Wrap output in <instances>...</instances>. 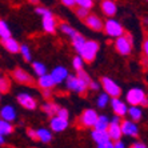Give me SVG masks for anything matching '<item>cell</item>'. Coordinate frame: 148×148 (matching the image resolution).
<instances>
[{"label": "cell", "mask_w": 148, "mask_h": 148, "mask_svg": "<svg viewBox=\"0 0 148 148\" xmlns=\"http://www.w3.org/2000/svg\"><path fill=\"white\" fill-rule=\"evenodd\" d=\"M143 52H144V60L143 63L145 64V67H148V39H145L143 43Z\"/></svg>", "instance_id": "cell-38"}, {"label": "cell", "mask_w": 148, "mask_h": 148, "mask_svg": "<svg viewBox=\"0 0 148 148\" xmlns=\"http://www.w3.org/2000/svg\"><path fill=\"white\" fill-rule=\"evenodd\" d=\"M0 99H1V92H0Z\"/></svg>", "instance_id": "cell-50"}, {"label": "cell", "mask_w": 148, "mask_h": 148, "mask_svg": "<svg viewBox=\"0 0 148 148\" xmlns=\"http://www.w3.org/2000/svg\"><path fill=\"white\" fill-rule=\"evenodd\" d=\"M84 23L88 28L93 29V31H103V24L104 21L100 19L97 15H93V14H90L88 16L84 19Z\"/></svg>", "instance_id": "cell-14"}, {"label": "cell", "mask_w": 148, "mask_h": 148, "mask_svg": "<svg viewBox=\"0 0 148 148\" xmlns=\"http://www.w3.org/2000/svg\"><path fill=\"white\" fill-rule=\"evenodd\" d=\"M84 60H83V58L80 55L75 56V58L72 59V67L75 68V71L77 72V71H80V69H83V67H84Z\"/></svg>", "instance_id": "cell-33"}, {"label": "cell", "mask_w": 148, "mask_h": 148, "mask_svg": "<svg viewBox=\"0 0 148 148\" xmlns=\"http://www.w3.org/2000/svg\"><path fill=\"white\" fill-rule=\"evenodd\" d=\"M60 1H62V4H64V5L68 8H73L76 5L75 0H60Z\"/></svg>", "instance_id": "cell-41"}, {"label": "cell", "mask_w": 148, "mask_h": 148, "mask_svg": "<svg viewBox=\"0 0 148 148\" xmlns=\"http://www.w3.org/2000/svg\"><path fill=\"white\" fill-rule=\"evenodd\" d=\"M110 96H108L107 93L104 92V93H100L99 96H97L96 99V106L99 108H104V107H107V104L110 103Z\"/></svg>", "instance_id": "cell-32"}, {"label": "cell", "mask_w": 148, "mask_h": 148, "mask_svg": "<svg viewBox=\"0 0 148 148\" xmlns=\"http://www.w3.org/2000/svg\"><path fill=\"white\" fill-rule=\"evenodd\" d=\"M58 108L59 106L55 103H52V101H47V103L43 104V107H41V110H43V112H44L45 115H48V116H53V115H56V112H58Z\"/></svg>", "instance_id": "cell-25"}, {"label": "cell", "mask_w": 148, "mask_h": 148, "mask_svg": "<svg viewBox=\"0 0 148 148\" xmlns=\"http://www.w3.org/2000/svg\"><path fill=\"white\" fill-rule=\"evenodd\" d=\"M147 1H148V0H147Z\"/></svg>", "instance_id": "cell-51"}, {"label": "cell", "mask_w": 148, "mask_h": 148, "mask_svg": "<svg viewBox=\"0 0 148 148\" xmlns=\"http://www.w3.org/2000/svg\"><path fill=\"white\" fill-rule=\"evenodd\" d=\"M41 25H43V29L47 34H55L58 23H56V17L52 15L49 10L41 16Z\"/></svg>", "instance_id": "cell-8"}, {"label": "cell", "mask_w": 148, "mask_h": 148, "mask_svg": "<svg viewBox=\"0 0 148 148\" xmlns=\"http://www.w3.org/2000/svg\"><path fill=\"white\" fill-rule=\"evenodd\" d=\"M143 21H144V24H145V25H148V16H145L144 19H143Z\"/></svg>", "instance_id": "cell-49"}, {"label": "cell", "mask_w": 148, "mask_h": 148, "mask_svg": "<svg viewBox=\"0 0 148 148\" xmlns=\"http://www.w3.org/2000/svg\"><path fill=\"white\" fill-rule=\"evenodd\" d=\"M43 91V97L44 99H49L52 96V90H41Z\"/></svg>", "instance_id": "cell-44"}, {"label": "cell", "mask_w": 148, "mask_h": 148, "mask_svg": "<svg viewBox=\"0 0 148 148\" xmlns=\"http://www.w3.org/2000/svg\"><path fill=\"white\" fill-rule=\"evenodd\" d=\"M110 103H111V107H112V111H114V114L116 115V116L123 117L127 115L128 107L123 100H120L119 97H112V99L110 100Z\"/></svg>", "instance_id": "cell-13"}, {"label": "cell", "mask_w": 148, "mask_h": 148, "mask_svg": "<svg viewBox=\"0 0 148 148\" xmlns=\"http://www.w3.org/2000/svg\"><path fill=\"white\" fill-rule=\"evenodd\" d=\"M114 148H125V144L121 140H116L114 143Z\"/></svg>", "instance_id": "cell-45"}, {"label": "cell", "mask_w": 148, "mask_h": 148, "mask_svg": "<svg viewBox=\"0 0 148 148\" xmlns=\"http://www.w3.org/2000/svg\"><path fill=\"white\" fill-rule=\"evenodd\" d=\"M27 135L31 139H34V140H38V136H36V130H32V128L27 130Z\"/></svg>", "instance_id": "cell-43"}, {"label": "cell", "mask_w": 148, "mask_h": 148, "mask_svg": "<svg viewBox=\"0 0 148 148\" xmlns=\"http://www.w3.org/2000/svg\"><path fill=\"white\" fill-rule=\"evenodd\" d=\"M121 127V132L125 136L130 138H138L139 136V127L136 125V123L132 120H121L120 123Z\"/></svg>", "instance_id": "cell-10"}, {"label": "cell", "mask_w": 148, "mask_h": 148, "mask_svg": "<svg viewBox=\"0 0 148 148\" xmlns=\"http://www.w3.org/2000/svg\"><path fill=\"white\" fill-rule=\"evenodd\" d=\"M47 11H48L47 8H45V7H41V5H38V7L35 8V12H36L38 15H40V16H43V15H44Z\"/></svg>", "instance_id": "cell-42"}, {"label": "cell", "mask_w": 148, "mask_h": 148, "mask_svg": "<svg viewBox=\"0 0 148 148\" xmlns=\"http://www.w3.org/2000/svg\"><path fill=\"white\" fill-rule=\"evenodd\" d=\"M28 1H29L31 4H39L40 3V0H28Z\"/></svg>", "instance_id": "cell-47"}, {"label": "cell", "mask_w": 148, "mask_h": 148, "mask_svg": "<svg viewBox=\"0 0 148 148\" xmlns=\"http://www.w3.org/2000/svg\"><path fill=\"white\" fill-rule=\"evenodd\" d=\"M103 31L107 36L116 39L124 34V28L121 25V23H119L115 19H107L103 24Z\"/></svg>", "instance_id": "cell-4"}, {"label": "cell", "mask_w": 148, "mask_h": 148, "mask_svg": "<svg viewBox=\"0 0 148 148\" xmlns=\"http://www.w3.org/2000/svg\"><path fill=\"white\" fill-rule=\"evenodd\" d=\"M17 103L20 104L23 108L29 110V111L36 110V107H38V101H36V99L27 92H23V93H19V95H17Z\"/></svg>", "instance_id": "cell-9"}, {"label": "cell", "mask_w": 148, "mask_h": 148, "mask_svg": "<svg viewBox=\"0 0 148 148\" xmlns=\"http://www.w3.org/2000/svg\"><path fill=\"white\" fill-rule=\"evenodd\" d=\"M127 114H128V116L131 117V120L136 123L143 116V111H141V107H139V106H131V107L128 108Z\"/></svg>", "instance_id": "cell-24"}, {"label": "cell", "mask_w": 148, "mask_h": 148, "mask_svg": "<svg viewBox=\"0 0 148 148\" xmlns=\"http://www.w3.org/2000/svg\"><path fill=\"white\" fill-rule=\"evenodd\" d=\"M11 36V29L3 19H0V39H7Z\"/></svg>", "instance_id": "cell-31"}, {"label": "cell", "mask_w": 148, "mask_h": 148, "mask_svg": "<svg viewBox=\"0 0 148 148\" xmlns=\"http://www.w3.org/2000/svg\"><path fill=\"white\" fill-rule=\"evenodd\" d=\"M108 125H110V117L106 115H99L96 123L93 125V130H99V131H107Z\"/></svg>", "instance_id": "cell-22"}, {"label": "cell", "mask_w": 148, "mask_h": 148, "mask_svg": "<svg viewBox=\"0 0 148 148\" xmlns=\"http://www.w3.org/2000/svg\"><path fill=\"white\" fill-rule=\"evenodd\" d=\"M130 148H148V147L145 144H143V143H134Z\"/></svg>", "instance_id": "cell-46"}, {"label": "cell", "mask_w": 148, "mask_h": 148, "mask_svg": "<svg viewBox=\"0 0 148 148\" xmlns=\"http://www.w3.org/2000/svg\"><path fill=\"white\" fill-rule=\"evenodd\" d=\"M56 115L60 116V117H63V119H69V112H68V110L64 108V107H59Z\"/></svg>", "instance_id": "cell-37"}, {"label": "cell", "mask_w": 148, "mask_h": 148, "mask_svg": "<svg viewBox=\"0 0 148 148\" xmlns=\"http://www.w3.org/2000/svg\"><path fill=\"white\" fill-rule=\"evenodd\" d=\"M125 100L131 106H139V107H147L148 106L147 93L141 88H136V87L128 90L127 95H125Z\"/></svg>", "instance_id": "cell-1"}, {"label": "cell", "mask_w": 148, "mask_h": 148, "mask_svg": "<svg viewBox=\"0 0 148 148\" xmlns=\"http://www.w3.org/2000/svg\"><path fill=\"white\" fill-rule=\"evenodd\" d=\"M59 29H60L63 34H66L67 36H69V38H73L75 35L79 34V32L75 31V29H73V28L71 27L69 24H67V23H62V24L59 25Z\"/></svg>", "instance_id": "cell-30"}, {"label": "cell", "mask_w": 148, "mask_h": 148, "mask_svg": "<svg viewBox=\"0 0 148 148\" xmlns=\"http://www.w3.org/2000/svg\"><path fill=\"white\" fill-rule=\"evenodd\" d=\"M97 148H114V141L107 140L104 143H100V144H97Z\"/></svg>", "instance_id": "cell-39"}, {"label": "cell", "mask_w": 148, "mask_h": 148, "mask_svg": "<svg viewBox=\"0 0 148 148\" xmlns=\"http://www.w3.org/2000/svg\"><path fill=\"white\" fill-rule=\"evenodd\" d=\"M69 125L68 119H63V117L58 116V115H53L49 121V127L53 132H63L64 130H67Z\"/></svg>", "instance_id": "cell-12"}, {"label": "cell", "mask_w": 148, "mask_h": 148, "mask_svg": "<svg viewBox=\"0 0 148 148\" xmlns=\"http://www.w3.org/2000/svg\"><path fill=\"white\" fill-rule=\"evenodd\" d=\"M71 40H72V47L76 49V52H79L80 49H82V47L84 45V43H86V38L80 34L75 35L73 38H71Z\"/></svg>", "instance_id": "cell-27"}, {"label": "cell", "mask_w": 148, "mask_h": 148, "mask_svg": "<svg viewBox=\"0 0 148 148\" xmlns=\"http://www.w3.org/2000/svg\"><path fill=\"white\" fill-rule=\"evenodd\" d=\"M32 69L36 76H43L44 73H47V67L40 62H34L32 63Z\"/></svg>", "instance_id": "cell-29"}, {"label": "cell", "mask_w": 148, "mask_h": 148, "mask_svg": "<svg viewBox=\"0 0 148 148\" xmlns=\"http://www.w3.org/2000/svg\"><path fill=\"white\" fill-rule=\"evenodd\" d=\"M75 3L77 7L87 8V10H91L93 7V0H75Z\"/></svg>", "instance_id": "cell-35"}, {"label": "cell", "mask_w": 148, "mask_h": 148, "mask_svg": "<svg viewBox=\"0 0 148 148\" xmlns=\"http://www.w3.org/2000/svg\"><path fill=\"white\" fill-rule=\"evenodd\" d=\"M36 136H38L39 141H43V143H49L52 140V132L47 128H39L36 130Z\"/></svg>", "instance_id": "cell-23"}, {"label": "cell", "mask_w": 148, "mask_h": 148, "mask_svg": "<svg viewBox=\"0 0 148 148\" xmlns=\"http://www.w3.org/2000/svg\"><path fill=\"white\" fill-rule=\"evenodd\" d=\"M100 7H101V12L108 17L115 16L117 12V5L114 0H103Z\"/></svg>", "instance_id": "cell-16"}, {"label": "cell", "mask_w": 148, "mask_h": 148, "mask_svg": "<svg viewBox=\"0 0 148 148\" xmlns=\"http://www.w3.org/2000/svg\"><path fill=\"white\" fill-rule=\"evenodd\" d=\"M97 117H99V115H97L96 111L92 110V108H88V110H84L82 112L79 117V123L84 128H93Z\"/></svg>", "instance_id": "cell-7"}, {"label": "cell", "mask_w": 148, "mask_h": 148, "mask_svg": "<svg viewBox=\"0 0 148 148\" xmlns=\"http://www.w3.org/2000/svg\"><path fill=\"white\" fill-rule=\"evenodd\" d=\"M68 69L66 68V67H63V66H58L55 67V68L52 69V72H51V76L53 77V80H55L56 84H60V83H63L64 80L68 77Z\"/></svg>", "instance_id": "cell-15"}, {"label": "cell", "mask_w": 148, "mask_h": 148, "mask_svg": "<svg viewBox=\"0 0 148 148\" xmlns=\"http://www.w3.org/2000/svg\"><path fill=\"white\" fill-rule=\"evenodd\" d=\"M14 132V125L11 124V121H7L4 119H0V134L5 136Z\"/></svg>", "instance_id": "cell-26"}, {"label": "cell", "mask_w": 148, "mask_h": 148, "mask_svg": "<svg viewBox=\"0 0 148 148\" xmlns=\"http://www.w3.org/2000/svg\"><path fill=\"white\" fill-rule=\"evenodd\" d=\"M16 110H15L12 106H4L3 108H1V111H0V117L1 119H4V120L7 121H12L16 120Z\"/></svg>", "instance_id": "cell-20"}, {"label": "cell", "mask_w": 148, "mask_h": 148, "mask_svg": "<svg viewBox=\"0 0 148 148\" xmlns=\"http://www.w3.org/2000/svg\"><path fill=\"white\" fill-rule=\"evenodd\" d=\"M91 136H92L93 141H95L96 144H100V143H104V141H107V140H111V139H110V135H108L107 131H99V130H93L92 134H91Z\"/></svg>", "instance_id": "cell-21"}, {"label": "cell", "mask_w": 148, "mask_h": 148, "mask_svg": "<svg viewBox=\"0 0 148 148\" xmlns=\"http://www.w3.org/2000/svg\"><path fill=\"white\" fill-rule=\"evenodd\" d=\"M107 132L110 135V139L111 140H120L121 136H123V132H121V127H120V123H115V121H110V125L107 128Z\"/></svg>", "instance_id": "cell-17"}, {"label": "cell", "mask_w": 148, "mask_h": 148, "mask_svg": "<svg viewBox=\"0 0 148 148\" xmlns=\"http://www.w3.org/2000/svg\"><path fill=\"white\" fill-rule=\"evenodd\" d=\"M10 91V82H8L7 77L4 76H0V92L5 93Z\"/></svg>", "instance_id": "cell-34"}, {"label": "cell", "mask_w": 148, "mask_h": 148, "mask_svg": "<svg viewBox=\"0 0 148 148\" xmlns=\"http://www.w3.org/2000/svg\"><path fill=\"white\" fill-rule=\"evenodd\" d=\"M3 143H4V136L0 134V144H3Z\"/></svg>", "instance_id": "cell-48"}, {"label": "cell", "mask_w": 148, "mask_h": 148, "mask_svg": "<svg viewBox=\"0 0 148 148\" xmlns=\"http://www.w3.org/2000/svg\"><path fill=\"white\" fill-rule=\"evenodd\" d=\"M12 77L20 84H34V77L23 68H15L12 71Z\"/></svg>", "instance_id": "cell-11"}, {"label": "cell", "mask_w": 148, "mask_h": 148, "mask_svg": "<svg viewBox=\"0 0 148 148\" xmlns=\"http://www.w3.org/2000/svg\"><path fill=\"white\" fill-rule=\"evenodd\" d=\"M97 52H99V43L95 40H86L84 45L77 53L82 56L86 63H92L96 59Z\"/></svg>", "instance_id": "cell-2"}, {"label": "cell", "mask_w": 148, "mask_h": 148, "mask_svg": "<svg viewBox=\"0 0 148 148\" xmlns=\"http://www.w3.org/2000/svg\"><path fill=\"white\" fill-rule=\"evenodd\" d=\"M132 36L131 35L123 34L121 36L115 39V49H116L121 56H127L132 51Z\"/></svg>", "instance_id": "cell-3"}, {"label": "cell", "mask_w": 148, "mask_h": 148, "mask_svg": "<svg viewBox=\"0 0 148 148\" xmlns=\"http://www.w3.org/2000/svg\"><path fill=\"white\" fill-rule=\"evenodd\" d=\"M1 43H3V47L7 49L11 53H19V49H20V43L14 39L12 36L7 39H1Z\"/></svg>", "instance_id": "cell-18"}, {"label": "cell", "mask_w": 148, "mask_h": 148, "mask_svg": "<svg viewBox=\"0 0 148 148\" xmlns=\"http://www.w3.org/2000/svg\"><path fill=\"white\" fill-rule=\"evenodd\" d=\"M75 14H76V16L79 17V19H86L88 15H90V10H87V8H82V7H77L75 10Z\"/></svg>", "instance_id": "cell-36"}, {"label": "cell", "mask_w": 148, "mask_h": 148, "mask_svg": "<svg viewBox=\"0 0 148 148\" xmlns=\"http://www.w3.org/2000/svg\"><path fill=\"white\" fill-rule=\"evenodd\" d=\"M66 87L69 91L80 93V95L88 90V84L84 83L83 80H80L76 75H68V77L66 79Z\"/></svg>", "instance_id": "cell-6"}, {"label": "cell", "mask_w": 148, "mask_h": 148, "mask_svg": "<svg viewBox=\"0 0 148 148\" xmlns=\"http://www.w3.org/2000/svg\"><path fill=\"white\" fill-rule=\"evenodd\" d=\"M88 88H91L92 91H97V90H100L101 88V86H100V83H97V82H93V80H91V83H90V87Z\"/></svg>", "instance_id": "cell-40"}, {"label": "cell", "mask_w": 148, "mask_h": 148, "mask_svg": "<svg viewBox=\"0 0 148 148\" xmlns=\"http://www.w3.org/2000/svg\"><path fill=\"white\" fill-rule=\"evenodd\" d=\"M100 86L110 97H119L121 95V88L119 87V84L108 76H103L100 79Z\"/></svg>", "instance_id": "cell-5"}, {"label": "cell", "mask_w": 148, "mask_h": 148, "mask_svg": "<svg viewBox=\"0 0 148 148\" xmlns=\"http://www.w3.org/2000/svg\"><path fill=\"white\" fill-rule=\"evenodd\" d=\"M38 84L41 90H52L56 86V83L53 80V77L51 76V73H44L43 76H39Z\"/></svg>", "instance_id": "cell-19"}, {"label": "cell", "mask_w": 148, "mask_h": 148, "mask_svg": "<svg viewBox=\"0 0 148 148\" xmlns=\"http://www.w3.org/2000/svg\"><path fill=\"white\" fill-rule=\"evenodd\" d=\"M19 53H20L21 58L24 59L25 62H31V60H32V53H31V48H29V45H27V44H20V49H19Z\"/></svg>", "instance_id": "cell-28"}]
</instances>
